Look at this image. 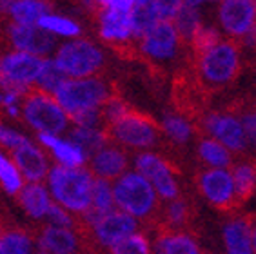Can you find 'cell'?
I'll return each mask as SVG.
<instances>
[{
    "label": "cell",
    "instance_id": "21",
    "mask_svg": "<svg viewBox=\"0 0 256 254\" xmlns=\"http://www.w3.org/2000/svg\"><path fill=\"white\" fill-rule=\"evenodd\" d=\"M194 218V206L191 202L178 196L176 200H171L168 206L160 210V218L154 229L156 230H184L192 224Z\"/></svg>",
    "mask_w": 256,
    "mask_h": 254
},
{
    "label": "cell",
    "instance_id": "47",
    "mask_svg": "<svg viewBox=\"0 0 256 254\" xmlns=\"http://www.w3.org/2000/svg\"><path fill=\"white\" fill-rule=\"evenodd\" d=\"M254 8H256V2H254Z\"/></svg>",
    "mask_w": 256,
    "mask_h": 254
},
{
    "label": "cell",
    "instance_id": "20",
    "mask_svg": "<svg viewBox=\"0 0 256 254\" xmlns=\"http://www.w3.org/2000/svg\"><path fill=\"white\" fill-rule=\"evenodd\" d=\"M54 10L51 2L38 0H16V2H0V16H10L11 22L18 24H36L44 15Z\"/></svg>",
    "mask_w": 256,
    "mask_h": 254
},
{
    "label": "cell",
    "instance_id": "42",
    "mask_svg": "<svg viewBox=\"0 0 256 254\" xmlns=\"http://www.w3.org/2000/svg\"><path fill=\"white\" fill-rule=\"evenodd\" d=\"M10 225H13V220L8 216V212H0V232L4 229H8Z\"/></svg>",
    "mask_w": 256,
    "mask_h": 254
},
{
    "label": "cell",
    "instance_id": "28",
    "mask_svg": "<svg viewBox=\"0 0 256 254\" xmlns=\"http://www.w3.org/2000/svg\"><path fill=\"white\" fill-rule=\"evenodd\" d=\"M198 2H180L176 10V15L172 18V26L176 30L178 36L184 44H189L192 34L202 26V16H200V8Z\"/></svg>",
    "mask_w": 256,
    "mask_h": 254
},
{
    "label": "cell",
    "instance_id": "18",
    "mask_svg": "<svg viewBox=\"0 0 256 254\" xmlns=\"http://www.w3.org/2000/svg\"><path fill=\"white\" fill-rule=\"evenodd\" d=\"M218 15L224 30L231 34L232 38L246 36L252 30L256 22V8L254 2L249 0H226L220 2Z\"/></svg>",
    "mask_w": 256,
    "mask_h": 254
},
{
    "label": "cell",
    "instance_id": "40",
    "mask_svg": "<svg viewBox=\"0 0 256 254\" xmlns=\"http://www.w3.org/2000/svg\"><path fill=\"white\" fill-rule=\"evenodd\" d=\"M28 138L24 134H20L18 131L15 129H11L10 126H6L4 122H0V149H10V152L13 149L20 146V144H24Z\"/></svg>",
    "mask_w": 256,
    "mask_h": 254
},
{
    "label": "cell",
    "instance_id": "41",
    "mask_svg": "<svg viewBox=\"0 0 256 254\" xmlns=\"http://www.w3.org/2000/svg\"><path fill=\"white\" fill-rule=\"evenodd\" d=\"M240 120L242 127H244V132L247 136V142L252 144V147L256 149V109L246 108L240 109Z\"/></svg>",
    "mask_w": 256,
    "mask_h": 254
},
{
    "label": "cell",
    "instance_id": "31",
    "mask_svg": "<svg viewBox=\"0 0 256 254\" xmlns=\"http://www.w3.org/2000/svg\"><path fill=\"white\" fill-rule=\"evenodd\" d=\"M198 156L204 164L211 166V169H224L232 166V154L227 151L222 144L212 138L202 136L198 142Z\"/></svg>",
    "mask_w": 256,
    "mask_h": 254
},
{
    "label": "cell",
    "instance_id": "30",
    "mask_svg": "<svg viewBox=\"0 0 256 254\" xmlns=\"http://www.w3.org/2000/svg\"><path fill=\"white\" fill-rule=\"evenodd\" d=\"M69 142H73L76 147L82 149V152L86 154V158L93 156L94 152L102 149L106 144H109L108 134L100 129H86V127H73L69 131Z\"/></svg>",
    "mask_w": 256,
    "mask_h": 254
},
{
    "label": "cell",
    "instance_id": "11",
    "mask_svg": "<svg viewBox=\"0 0 256 254\" xmlns=\"http://www.w3.org/2000/svg\"><path fill=\"white\" fill-rule=\"evenodd\" d=\"M134 167L138 174L151 184L158 198L171 202L180 196L178 182L172 174L171 164L162 156H158L154 152H140L134 160Z\"/></svg>",
    "mask_w": 256,
    "mask_h": 254
},
{
    "label": "cell",
    "instance_id": "22",
    "mask_svg": "<svg viewBox=\"0 0 256 254\" xmlns=\"http://www.w3.org/2000/svg\"><path fill=\"white\" fill-rule=\"evenodd\" d=\"M252 214L238 216L224 229V238L229 254H252L251 249Z\"/></svg>",
    "mask_w": 256,
    "mask_h": 254
},
{
    "label": "cell",
    "instance_id": "37",
    "mask_svg": "<svg viewBox=\"0 0 256 254\" xmlns=\"http://www.w3.org/2000/svg\"><path fill=\"white\" fill-rule=\"evenodd\" d=\"M66 74L56 68V64L53 60H46L44 62V68L40 71V76L36 80V88H40L42 91H46L48 94H54L56 93V89L66 82Z\"/></svg>",
    "mask_w": 256,
    "mask_h": 254
},
{
    "label": "cell",
    "instance_id": "44",
    "mask_svg": "<svg viewBox=\"0 0 256 254\" xmlns=\"http://www.w3.org/2000/svg\"><path fill=\"white\" fill-rule=\"evenodd\" d=\"M6 48H10V46H8V40H6V36H2V38H0V54H4V51H2V49H6Z\"/></svg>",
    "mask_w": 256,
    "mask_h": 254
},
{
    "label": "cell",
    "instance_id": "23",
    "mask_svg": "<svg viewBox=\"0 0 256 254\" xmlns=\"http://www.w3.org/2000/svg\"><path fill=\"white\" fill-rule=\"evenodd\" d=\"M16 202L28 216H31L34 220H42L48 214L53 200H51L44 184H26L16 194Z\"/></svg>",
    "mask_w": 256,
    "mask_h": 254
},
{
    "label": "cell",
    "instance_id": "7",
    "mask_svg": "<svg viewBox=\"0 0 256 254\" xmlns=\"http://www.w3.org/2000/svg\"><path fill=\"white\" fill-rule=\"evenodd\" d=\"M53 62L56 68L71 78L98 76L106 68L102 49L88 38H74L56 49Z\"/></svg>",
    "mask_w": 256,
    "mask_h": 254
},
{
    "label": "cell",
    "instance_id": "39",
    "mask_svg": "<svg viewBox=\"0 0 256 254\" xmlns=\"http://www.w3.org/2000/svg\"><path fill=\"white\" fill-rule=\"evenodd\" d=\"M46 218H48V222H50L48 225H56V227H68V229H73L74 216L71 214V212H68L66 209H62V207H60L58 204H54V202H51L50 210H48Z\"/></svg>",
    "mask_w": 256,
    "mask_h": 254
},
{
    "label": "cell",
    "instance_id": "14",
    "mask_svg": "<svg viewBox=\"0 0 256 254\" xmlns=\"http://www.w3.org/2000/svg\"><path fill=\"white\" fill-rule=\"evenodd\" d=\"M182 40L178 36L172 22L160 20L148 34L138 40V51L149 58L169 60L178 53Z\"/></svg>",
    "mask_w": 256,
    "mask_h": 254
},
{
    "label": "cell",
    "instance_id": "35",
    "mask_svg": "<svg viewBox=\"0 0 256 254\" xmlns=\"http://www.w3.org/2000/svg\"><path fill=\"white\" fill-rule=\"evenodd\" d=\"M162 131L166 132V136L171 138L172 142L186 144L191 138V124L182 114H172L171 112V114L164 116Z\"/></svg>",
    "mask_w": 256,
    "mask_h": 254
},
{
    "label": "cell",
    "instance_id": "13",
    "mask_svg": "<svg viewBox=\"0 0 256 254\" xmlns=\"http://www.w3.org/2000/svg\"><path fill=\"white\" fill-rule=\"evenodd\" d=\"M4 36L8 40V46L15 48L20 53L34 54L40 58L50 54L54 46L53 34L40 30L36 24H18L10 20L6 26Z\"/></svg>",
    "mask_w": 256,
    "mask_h": 254
},
{
    "label": "cell",
    "instance_id": "45",
    "mask_svg": "<svg viewBox=\"0 0 256 254\" xmlns=\"http://www.w3.org/2000/svg\"><path fill=\"white\" fill-rule=\"evenodd\" d=\"M0 20H2V16H0ZM2 36H4V34H2V33H0V38H2Z\"/></svg>",
    "mask_w": 256,
    "mask_h": 254
},
{
    "label": "cell",
    "instance_id": "29",
    "mask_svg": "<svg viewBox=\"0 0 256 254\" xmlns=\"http://www.w3.org/2000/svg\"><path fill=\"white\" fill-rule=\"evenodd\" d=\"M160 22L156 10V2H148V0H140L133 2L131 8V34L133 38L140 40L144 34H148L154 26Z\"/></svg>",
    "mask_w": 256,
    "mask_h": 254
},
{
    "label": "cell",
    "instance_id": "6",
    "mask_svg": "<svg viewBox=\"0 0 256 254\" xmlns=\"http://www.w3.org/2000/svg\"><path fill=\"white\" fill-rule=\"evenodd\" d=\"M236 40H220L214 48H211L202 56L194 58L198 69V82L212 88L229 86L238 76L240 71V51Z\"/></svg>",
    "mask_w": 256,
    "mask_h": 254
},
{
    "label": "cell",
    "instance_id": "24",
    "mask_svg": "<svg viewBox=\"0 0 256 254\" xmlns=\"http://www.w3.org/2000/svg\"><path fill=\"white\" fill-rule=\"evenodd\" d=\"M38 142L50 149L51 154L56 158V162L62 167H71V169L84 167L86 160H88L82 149L69 140H62V138L53 136V134H38Z\"/></svg>",
    "mask_w": 256,
    "mask_h": 254
},
{
    "label": "cell",
    "instance_id": "19",
    "mask_svg": "<svg viewBox=\"0 0 256 254\" xmlns=\"http://www.w3.org/2000/svg\"><path fill=\"white\" fill-rule=\"evenodd\" d=\"M34 238L40 250L46 254H78L80 240L73 229L56 225H38L34 227Z\"/></svg>",
    "mask_w": 256,
    "mask_h": 254
},
{
    "label": "cell",
    "instance_id": "25",
    "mask_svg": "<svg viewBox=\"0 0 256 254\" xmlns=\"http://www.w3.org/2000/svg\"><path fill=\"white\" fill-rule=\"evenodd\" d=\"M231 167L234 194H236L238 204L242 206L247 200H251L256 190V158H246Z\"/></svg>",
    "mask_w": 256,
    "mask_h": 254
},
{
    "label": "cell",
    "instance_id": "2",
    "mask_svg": "<svg viewBox=\"0 0 256 254\" xmlns=\"http://www.w3.org/2000/svg\"><path fill=\"white\" fill-rule=\"evenodd\" d=\"M48 184L54 204L71 214H82L91 207L93 174L86 167H51Z\"/></svg>",
    "mask_w": 256,
    "mask_h": 254
},
{
    "label": "cell",
    "instance_id": "8",
    "mask_svg": "<svg viewBox=\"0 0 256 254\" xmlns=\"http://www.w3.org/2000/svg\"><path fill=\"white\" fill-rule=\"evenodd\" d=\"M89 13L98 22L100 38L109 46L124 44L133 40L131 34V8L129 0H108V2H91Z\"/></svg>",
    "mask_w": 256,
    "mask_h": 254
},
{
    "label": "cell",
    "instance_id": "33",
    "mask_svg": "<svg viewBox=\"0 0 256 254\" xmlns=\"http://www.w3.org/2000/svg\"><path fill=\"white\" fill-rule=\"evenodd\" d=\"M0 187L8 192V194L15 196L24 187V178L18 172L16 166L13 164L6 152L0 151Z\"/></svg>",
    "mask_w": 256,
    "mask_h": 254
},
{
    "label": "cell",
    "instance_id": "1",
    "mask_svg": "<svg viewBox=\"0 0 256 254\" xmlns=\"http://www.w3.org/2000/svg\"><path fill=\"white\" fill-rule=\"evenodd\" d=\"M113 200L122 212L146 225L156 227L160 218V198L146 178L138 172H126L113 187Z\"/></svg>",
    "mask_w": 256,
    "mask_h": 254
},
{
    "label": "cell",
    "instance_id": "46",
    "mask_svg": "<svg viewBox=\"0 0 256 254\" xmlns=\"http://www.w3.org/2000/svg\"><path fill=\"white\" fill-rule=\"evenodd\" d=\"M36 254H46V252H36Z\"/></svg>",
    "mask_w": 256,
    "mask_h": 254
},
{
    "label": "cell",
    "instance_id": "5",
    "mask_svg": "<svg viewBox=\"0 0 256 254\" xmlns=\"http://www.w3.org/2000/svg\"><path fill=\"white\" fill-rule=\"evenodd\" d=\"M109 142L120 147H134V149H146L153 147L162 140V127L154 122L146 112L129 108L118 120H114L111 126L104 129Z\"/></svg>",
    "mask_w": 256,
    "mask_h": 254
},
{
    "label": "cell",
    "instance_id": "36",
    "mask_svg": "<svg viewBox=\"0 0 256 254\" xmlns=\"http://www.w3.org/2000/svg\"><path fill=\"white\" fill-rule=\"evenodd\" d=\"M109 254H153V250L148 236L142 232H134L120 240L118 244H114L109 249Z\"/></svg>",
    "mask_w": 256,
    "mask_h": 254
},
{
    "label": "cell",
    "instance_id": "12",
    "mask_svg": "<svg viewBox=\"0 0 256 254\" xmlns=\"http://www.w3.org/2000/svg\"><path fill=\"white\" fill-rule=\"evenodd\" d=\"M200 127H202V131L214 136L212 140L222 144L229 152H246L249 147L240 120L229 112H211L200 120L198 129Z\"/></svg>",
    "mask_w": 256,
    "mask_h": 254
},
{
    "label": "cell",
    "instance_id": "38",
    "mask_svg": "<svg viewBox=\"0 0 256 254\" xmlns=\"http://www.w3.org/2000/svg\"><path fill=\"white\" fill-rule=\"evenodd\" d=\"M220 42V34H218L216 30H212V28H204L200 26L196 30V33L192 34L191 38V49H192V60L198 58V56H202L204 53H207L211 48Z\"/></svg>",
    "mask_w": 256,
    "mask_h": 254
},
{
    "label": "cell",
    "instance_id": "4",
    "mask_svg": "<svg viewBox=\"0 0 256 254\" xmlns=\"http://www.w3.org/2000/svg\"><path fill=\"white\" fill-rule=\"evenodd\" d=\"M20 118L30 124L38 134H60L68 131L69 118L53 94L36 86H30L20 96Z\"/></svg>",
    "mask_w": 256,
    "mask_h": 254
},
{
    "label": "cell",
    "instance_id": "9",
    "mask_svg": "<svg viewBox=\"0 0 256 254\" xmlns=\"http://www.w3.org/2000/svg\"><path fill=\"white\" fill-rule=\"evenodd\" d=\"M44 62L40 56L20 51L0 54V89L24 93L30 86L36 84Z\"/></svg>",
    "mask_w": 256,
    "mask_h": 254
},
{
    "label": "cell",
    "instance_id": "3",
    "mask_svg": "<svg viewBox=\"0 0 256 254\" xmlns=\"http://www.w3.org/2000/svg\"><path fill=\"white\" fill-rule=\"evenodd\" d=\"M113 86L102 74L89 78H68L53 94L69 120L82 112L96 111L113 96Z\"/></svg>",
    "mask_w": 256,
    "mask_h": 254
},
{
    "label": "cell",
    "instance_id": "15",
    "mask_svg": "<svg viewBox=\"0 0 256 254\" xmlns=\"http://www.w3.org/2000/svg\"><path fill=\"white\" fill-rule=\"evenodd\" d=\"M138 229V222L131 218L129 214L122 212V210H111L108 214H104L98 220V224H94L91 227V234L93 240L98 244V247H113L114 244H118L120 240L126 236L134 234Z\"/></svg>",
    "mask_w": 256,
    "mask_h": 254
},
{
    "label": "cell",
    "instance_id": "26",
    "mask_svg": "<svg viewBox=\"0 0 256 254\" xmlns=\"http://www.w3.org/2000/svg\"><path fill=\"white\" fill-rule=\"evenodd\" d=\"M34 244V229L10 225L0 232V254H31Z\"/></svg>",
    "mask_w": 256,
    "mask_h": 254
},
{
    "label": "cell",
    "instance_id": "17",
    "mask_svg": "<svg viewBox=\"0 0 256 254\" xmlns=\"http://www.w3.org/2000/svg\"><path fill=\"white\" fill-rule=\"evenodd\" d=\"M128 167L129 160L126 151L113 142L106 144L93 156H89V172L93 174V178L100 180H118L120 176L128 172Z\"/></svg>",
    "mask_w": 256,
    "mask_h": 254
},
{
    "label": "cell",
    "instance_id": "10",
    "mask_svg": "<svg viewBox=\"0 0 256 254\" xmlns=\"http://www.w3.org/2000/svg\"><path fill=\"white\" fill-rule=\"evenodd\" d=\"M196 187L211 206L224 212H234L240 207L234 194L232 176L226 169H202L196 172Z\"/></svg>",
    "mask_w": 256,
    "mask_h": 254
},
{
    "label": "cell",
    "instance_id": "16",
    "mask_svg": "<svg viewBox=\"0 0 256 254\" xmlns=\"http://www.w3.org/2000/svg\"><path fill=\"white\" fill-rule=\"evenodd\" d=\"M11 160L16 166L22 178L28 180V184H42L46 176L50 174V158L36 144L26 140L16 149L11 151Z\"/></svg>",
    "mask_w": 256,
    "mask_h": 254
},
{
    "label": "cell",
    "instance_id": "32",
    "mask_svg": "<svg viewBox=\"0 0 256 254\" xmlns=\"http://www.w3.org/2000/svg\"><path fill=\"white\" fill-rule=\"evenodd\" d=\"M40 30L48 31V33L53 34H60V36H76L82 33V28H80L74 20L68 18V16H60V15H44L42 18L36 22Z\"/></svg>",
    "mask_w": 256,
    "mask_h": 254
},
{
    "label": "cell",
    "instance_id": "27",
    "mask_svg": "<svg viewBox=\"0 0 256 254\" xmlns=\"http://www.w3.org/2000/svg\"><path fill=\"white\" fill-rule=\"evenodd\" d=\"M158 254H200L196 242L184 230H156Z\"/></svg>",
    "mask_w": 256,
    "mask_h": 254
},
{
    "label": "cell",
    "instance_id": "34",
    "mask_svg": "<svg viewBox=\"0 0 256 254\" xmlns=\"http://www.w3.org/2000/svg\"><path fill=\"white\" fill-rule=\"evenodd\" d=\"M113 187L111 184L100 178H93V187H91V207L89 209L96 210L100 214H108L113 210Z\"/></svg>",
    "mask_w": 256,
    "mask_h": 254
},
{
    "label": "cell",
    "instance_id": "43",
    "mask_svg": "<svg viewBox=\"0 0 256 254\" xmlns=\"http://www.w3.org/2000/svg\"><path fill=\"white\" fill-rule=\"evenodd\" d=\"M251 249L256 254V214H252V232H251Z\"/></svg>",
    "mask_w": 256,
    "mask_h": 254
}]
</instances>
